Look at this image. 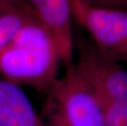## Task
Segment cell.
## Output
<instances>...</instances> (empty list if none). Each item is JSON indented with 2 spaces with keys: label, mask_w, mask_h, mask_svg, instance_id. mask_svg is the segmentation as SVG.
<instances>
[{
  "label": "cell",
  "mask_w": 127,
  "mask_h": 126,
  "mask_svg": "<svg viewBox=\"0 0 127 126\" xmlns=\"http://www.w3.org/2000/svg\"><path fill=\"white\" fill-rule=\"evenodd\" d=\"M0 126H44L22 89L0 77Z\"/></svg>",
  "instance_id": "obj_6"
},
{
  "label": "cell",
  "mask_w": 127,
  "mask_h": 126,
  "mask_svg": "<svg viewBox=\"0 0 127 126\" xmlns=\"http://www.w3.org/2000/svg\"><path fill=\"white\" fill-rule=\"evenodd\" d=\"M25 1L26 0H0V12L12 8Z\"/></svg>",
  "instance_id": "obj_10"
},
{
  "label": "cell",
  "mask_w": 127,
  "mask_h": 126,
  "mask_svg": "<svg viewBox=\"0 0 127 126\" xmlns=\"http://www.w3.org/2000/svg\"><path fill=\"white\" fill-rule=\"evenodd\" d=\"M53 39L61 62L73 63V38L70 0H26Z\"/></svg>",
  "instance_id": "obj_5"
},
{
  "label": "cell",
  "mask_w": 127,
  "mask_h": 126,
  "mask_svg": "<svg viewBox=\"0 0 127 126\" xmlns=\"http://www.w3.org/2000/svg\"><path fill=\"white\" fill-rule=\"evenodd\" d=\"M104 126H127V95L102 106Z\"/></svg>",
  "instance_id": "obj_8"
},
{
  "label": "cell",
  "mask_w": 127,
  "mask_h": 126,
  "mask_svg": "<svg viewBox=\"0 0 127 126\" xmlns=\"http://www.w3.org/2000/svg\"><path fill=\"white\" fill-rule=\"evenodd\" d=\"M75 68L100 106L127 95V71L104 57L94 44H81Z\"/></svg>",
  "instance_id": "obj_4"
},
{
  "label": "cell",
  "mask_w": 127,
  "mask_h": 126,
  "mask_svg": "<svg viewBox=\"0 0 127 126\" xmlns=\"http://www.w3.org/2000/svg\"><path fill=\"white\" fill-rule=\"evenodd\" d=\"M47 93L40 115L44 126H104L101 106L74 62Z\"/></svg>",
  "instance_id": "obj_2"
},
{
  "label": "cell",
  "mask_w": 127,
  "mask_h": 126,
  "mask_svg": "<svg viewBox=\"0 0 127 126\" xmlns=\"http://www.w3.org/2000/svg\"><path fill=\"white\" fill-rule=\"evenodd\" d=\"M80 1H82V2H86L88 1V0H80Z\"/></svg>",
  "instance_id": "obj_11"
},
{
  "label": "cell",
  "mask_w": 127,
  "mask_h": 126,
  "mask_svg": "<svg viewBox=\"0 0 127 126\" xmlns=\"http://www.w3.org/2000/svg\"><path fill=\"white\" fill-rule=\"evenodd\" d=\"M60 62L53 39L34 16L0 50V77L48 93L58 79Z\"/></svg>",
  "instance_id": "obj_1"
},
{
  "label": "cell",
  "mask_w": 127,
  "mask_h": 126,
  "mask_svg": "<svg viewBox=\"0 0 127 126\" xmlns=\"http://www.w3.org/2000/svg\"><path fill=\"white\" fill-rule=\"evenodd\" d=\"M86 3L102 8L127 12V0H88Z\"/></svg>",
  "instance_id": "obj_9"
},
{
  "label": "cell",
  "mask_w": 127,
  "mask_h": 126,
  "mask_svg": "<svg viewBox=\"0 0 127 126\" xmlns=\"http://www.w3.org/2000/svg\"><path fill=\"white\" fill-rule=\"evenodd\" d=\"M72 17L90 32L104 57L127 62V12L70 0Z\"/></svg>",
  "instance_id": "obj_3"
},
{
  "label": "cell",
  "mask_w": 127,
  "mask_h": 126,
  "mask_svg": "<svg viewBox=\"0 0 127 126\" xmlns=\"http://www.w3.org/2000/svg\"><path fill=\"white\" fill-rule=\"evenodd\" d=\"M35 14L26 1L0 12V50Z\"/></svg>",
  "instance_id": "obj_7"
}]
</instances>
